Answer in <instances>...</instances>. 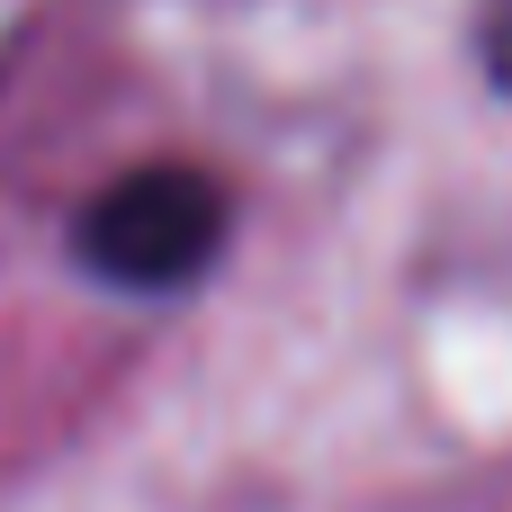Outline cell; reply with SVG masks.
<instances>
[{
  "label": "cell",
  "instance_id": "cell-1",
  "mask_svg": "<svg viewBox=\"0 0 512 512\" xmlns=\"http://www.w3.org/2000/svg\"><path fill=\"white\" fill-rule=\"evenodd\" d=\"M234 243V189L207 162H135L72 216V261L108 288H198Z\"/></svg>",
  "mask_w": 512,
  "mask_h": 512
},
{
  "label": "cell",
  "instance_id": "cell-2",
  "mask_svg": "<svg viewBox=\"0 0 512 512\" xmlns=\"http://www.w3.org/2000/svg\"><path fill=\"white\" fill-rule=\"evenodd\" d=\"M477 45H486V72L512 90V0H486V18H477Z\"/></svg>",
  "mask_w": 512,
  "mask_h": 512
}]
</instances>
